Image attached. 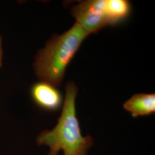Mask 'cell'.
I'll use <instances>...</instances> for the list:
<instances>
[{
  "instance_id": "cell-1",
  "label": "cell",
  "mask_w": 155,
  "mask_h": 155,
  "mask_svg": "<svg viewBox=\"0 0 155 155\" xmlns=\"http://www.w3.org/2000/svg\"><path fill=\"white\" fill-rule=\"evenodd\" d=\"M77 86L70 82L66 87V95L61 115L55 127L40 133L36 139L39 145L50 148L48 155H59L63 150L64 155H87L93 144V139L89 135L83 137L78 120L75 108Z\"/></svg>"
},
{
  "instance_id": "cell-2",
  "label": "cell",
  "mask_w": 155,
  "mask_h": 155,
  "mask_svg": "<svg viewBox=\"0 0 155 155\" xmlns=\"http://www.w3.org/2000/svg\"><path fill=\"white\" fill-rule=\"evenodd\" d=\"M88 35L76 22L66 32L54 35L35 59L34 71L40 81L60 86L67 67Z\"/></svg>"
},
{
  "instance_id": "cell-3",
  "label": "cell",
  "mask_w": 155,
  "mask_h": 155,
  "mask_svg": "<svg viewBox=\"0 0 155 155\" xmlns=\"http://www.w3.org/2000/svg\"><path fill=\"white\" fill-rule=\"evenodd\" d=\"M105 5V0L82 1L72 7L71 14L89 35L95 33L109 25Z\"/></svg>"
},
{
  "instance_id": "cell-4",
  "label": "cell",
  "mask_w": 155,
  "mask_h": 155,
  "mask_svg": "<svg viewBox=\"0 0 155 155\" xmlns=\"http://www.w3.org/2000/svg\"><path fill=\"white\" fill-rule=\"evenodd\" d=\"M31 95L34 102L46 110H56L62 104V97L59 91L55 87L43 82L33 86Z\"/></svg>"
},
{
  "instance_id": "cell-5",
  "label": "cell",
  "mask_w": 155,
  "mask_h": 155,
  "mask_svg": "<svg viewBox=\"0 0 155 155\" xmlns=\"http://www.w3.org/2000/svg\"><path fill=\"white\" fill-rule=\"evenodd\" d=\"M125 110L130 112L133 117L144 116L155 111V94L134 95L124 104Z\"/></svg>"
},
{
  "instance_id": "cell-6",
  "label": "cell",
  "mask_w": 155,
  "mask_h": 155,
  "mask_svg": "<svg viewBox=\"0 0 155 155\" xmlns=\"http://www.w3.org/2000/svg\"><path fill=\"white\" fill-rule=\"evenodd\" d=\"M105 13L108 24L114 26L125 20L131 11V6L127 0H105Z\"/></svg>"
},
{
  "instance_id": "cell-7",
  "label": "cell",
  "mask_w": 155,
  "mask_h": 155,
  "mask_svg": "<svg viewBox=\"0 0 155 155\" xmlns=\"http://www.w3.org/2000/svg\"><path fill=\"white\" fill-rule=\"evenodd\" d=\"M2 38L0 35V67L2 66Z\"/></svg>"
}]
</instances>
